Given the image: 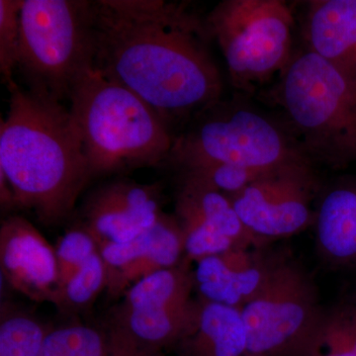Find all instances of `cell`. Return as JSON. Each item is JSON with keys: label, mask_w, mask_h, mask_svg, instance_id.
I'll return each mask as SVG.
<instances>
[{"label": "cell", "mask_w": 356, "mask_h": 356, "mask_svg": "<svg viewBox=\"0 0 356 356\" xmlns=\"http://www.w3.org/2000/svg\"><path fill=\"white\" fill-rule=\"evenodd\" d=\"M277 99L312 163L332 168L356 163V88L334 65L310 49L293 56Z\"/></svg>", "instance_id": "277c9868"}, {"label": "cell", "mask_w": 356, "mask_h": 356, "mask_svg": "<svg viewBox=\"0 0 356 356\" xmlns=\"http://www.w3.org/2000/svg\"><path fill=\"white\" fill-rule=\"evenodd\" d=\"M318 195L314 222L318 252L337 268H356V175L337 178Z\"/></svg>", "instance_id": "5bb4252c"}, {"label": "cell", "mask_w": 356, "mask_h": 356, "mask_svg": "<svg viewBox=\"0 0 356 356\" xmlns=\"http://www.w3.org/2000/svg\"><path fill=\"white\" fill-rule=\"evenodd\" d=\"M55 250L60 289L93 255L97 254L98 243L95 236L81 224L67 232L58 241Z\"/></svg>", "instance_id": "603a6c76"}, {"label": "cell", "mask_w": 356, "mask_h": 356, "mask_svg": "<svg viewBox=\"0 0 356 356\" xmlns=\"http://www.w3.org/2000/svg\"><path fill=\"white\" fill-rule=\"evenodd\" d=\"M175 205L185 208L236 243L248 248L261 243L245 228L228 196L197 178L182 173Z\"/></svg>", "instance_id": "e0dca14e"}, {"label": "cell", "mask_w": 356, "mask_h": 356, "mask_svg": "<svg viewBox=\"0 0 356 356\" xmlns=\"http://www.w3.org/2000/svg\"><path fill=\"white\" fill-rule=\"evenodd\" d=\"M106 286V268L98 250L58 289L54 304L64 313H76L91 306Z\"/></svg>", "instance_id": "ffe728a7"}, {"label": "cell", "mask_w": 356, "mask_h": 356, "mask_svg": "<svg viewBox=\"0 0 356 356\" xmlns=\"http://www.w3.org/2000/svg\"><path fill=\"white\" fill-rule=\"evenodd\" d=\"M69 102L92 178L168 161L177 137L130 89L92 70Z\"/></svg>", "instance_id": "3957f363"}, {"label": "cell", "mask_w": 356, "mask_h": 356, "mask_svg": "<svg viewBox=\"0 0 356 356\" xmlns=\"http://www.w3.org/2000/svg\"><path fill=\"white\" fill-rule=\"evenodd\" d=\"M93 30V70L133 91L170 127L219 102L221 74L205 20L187 4L96 0Z\"/></svg>", "instance_id": "6da1fadb"}, {"label": "cell", "mask_w": 356, "mask_h": 356, "mask_svg": "<svg viewBox=\"0 0 356 356\" xmlns=\"http://www.w3.org/2000/svg\"><path fill=\"white\" fill-rule=\"evenodd\" d=\"M156 184L114 180L96 188L83 208V225L99 245L133 241L151 228L161 215Z\"/></svg>", "instance_id": "8fae6325"}, {"label": "cell", "mask_w": 356, "mask_h": 356, "mask_svg": "<svg viewBox=\"0 0 356 356\" xmlns=\"http://www.w3.org/2000/svg\"><path fill=\"white\" fill-rule=\"evenodd\" d=\"M309 49L356 88V0H316L307 15Z\"/></svg>", "instance_id": "9a60e30c"}, {"label": "cell", "mask_w": 356, "mask_h": 356, "mask_svg": "<svg viewBox=\"0 0 356 356\" xmlns=\"http://www.w3.org/2000/svg\"><path fill=\"white\" fill-rule=\"evenodd\" d=\"M17 70L28 90L56 102L69 100L93 70V1L23 0Z\"/></svg>", "instance_id": "5b68a950"}, {"label": "cell", "mask_w": 356, "mask_h": 356, "mask_svg": "<svg viewBox=\"0 0 356 356\" xmlns=\"http://www.w3.org/2000/svg\"><path fill=\"white\" fill-rule=\"evenodd\" d=\"M107 344V332L89 325H65L49 331L38 356H105Z\"/></svg>", "instance_id": "44dd1931"}, {"label": "cell", "mask_w": 356, "mask_h": 356, "mask_svg": "<svg viewBox=\"0 0 356 356\" xmlns=\"http://www.w3.org/2000/svg\"><path fill=\"white\" fill-rule=\"evenodd\" d=\"M193 271L194 289L204 301L242 309L245 305L241 293L238 273L232 270L221 254L204 257L196 261Z\"/></svg>", "instance_id": "ac0fdd59"}, {"label": "cell", "mask_w": 356, "mask_h": 356, "mask_svg": "<svg viewBox=\"0 0 356 356\" xmlns=\"http://www.w3.org/2000/svg\"><path fill=\"white\" fill-rule=\"evenodd\" d=\"M49 330L36 318L2 306L0 356H38Z\"/></svg>", "instance_id": "d6986e66"}, {"label": "cell", "mask_w": 356, "mask_h": 356, "mask_svg": "<svg viewBox=\"0 0 356 356\" xmlns=\"http://www.w3.org/2000/svg\"><path fill=\"white\" fill-rule=\"evenodd\" d=\"M2 276L16 291L37 302L54 304L60 277L55 248L20 216L6 218L0 228Z\"/></svg>", "instance_id": "4fadbf2b"}, {"label": "cell", "mask_w": 356, "mask_h": 356, "mask_svg": "<svg viewBox=\"0 0 356 356\" xmlns=\"http://www.w3.org/2000/svg\"><path fill=\"white\" fill-rule=\"evenodd\" d=\"M320 191L314 163L300 154L273 166L229 198L245 228L264 245L314 225L316 212L312 202Z\"/></svg>", "instance_id": "9c48e42d"}, {"label": "cell", "mask_w": 356, "mask_h": 356, "mask_svg": "<svg viewBox=\"0 0 356 356\" xmlns=\"http://www.w3.org/2000/svg\"><path fill=\"white\" fill-rule=\"evenodd\" d=\"M297 356H356V355L337 341L327 325L325 314L322 324L312 337L310 343Z\"/></svg>", "instance_id": "d4e9b609"}, {"label": "cell", "mask_w": 356, "mask_h": 356, "mask_svg": "<svg viewBox=\"0 0 356 356\" xmlns=\"http://www.w3.org/2000/svg\"><path fill=\"white\" fill-rule=\"evenodd\" d=\"M269 170H257L235 165H214L184 170L182 173L197 178L212 188L232 197L245 191L248 185Z\"/></svg>", "instance_id": "cb8c5ba5"}, {"label": "cell", "mask_w": 356, "mask_h": 356, "mask_svg": "<svg viewBox=\"0 0 356 356\" xmlns=\"http://www.w3.org/2000/svg\"><path fill=\"white\" fill-rule=\"evenodd\" d=\"M294 20L281 0H225L205 24L221 49L232 81L248 89L282 72L291 62Z\"/></svg>", "instance_id": "52a82bcc"}, {"label": "cell", "mask_w": 356, "mask_h": 356, "mask_svg": "<svg viewBox=\"0 0 356 356\" xmlns=\"http://www.w3.org/2000/svg\"><path fill=\"white\" fill-rule=\"evenodd\" d=\"M325 320L337 341L356 355V313L348 305L339 307Z\"/></svg>", "instance_id": "484cf974"}, {"label": "cell", "mask_w": 356, "mask_h": 356, "mask_svg": "<svg viewBox=\"0 0 356 356\" xmlns=\"http://www.w3.org/2000/svg\"><path fill=\"white\" fill-rule=\"evenodd\" d=\"M193 289V271L184 259L129 288L111 325L149 350L177 346L191 331L197 312V301L191 299Z\"/></svg>", "instance_id": "30bf717a"}, {"label": "cell", "mask_w": 356, "mask_h": 356, "mask_svg": "<svg viewBox=\"0 0 356 356\" xmlns=\"http://www.w3.org/2000/svg\"><path fill=\"white\" fill-rule=\"evenodd\" d=\"M108 344L105 356H163L161 351L149 350L136 343L121 330L110 325Z\"/></svg>", "instance_id": "4316f807"}, {"label": "cell", "mask_w": 356, "mask_h": 356, "mask_svg": "<svg viewBox=\"0 0 356 356\" xmlns=\"http://www.w3.org/2000/svg\"><path fill=\"white\" fill-rule=\"evenodd\" d=\"M23 0H0V72L9 91L17 88L14 72L20 51L19 16Z\"/></svg>", "instance_id": "7402d4cb"}, {"label": "cell", "mask_w": 356, "mask_h": 356, "mask_svg": "<svg viewBox=\"0 0 356 356\" xmlns=\"http://www.w3.org/2000/svg\"><path fill=\"white\" fill-rule=\"evenodd\" d=\"M346 305L350 307V308L353 309V310L356 313V289L355 291L353 292V296H351V298L348 300V302Z\"/></svg>", "instance_id": "83f0119b"}, {"label": "cell", "mask_w": 356, "mask_h": 356, "mask_svg": "<svg viewBox=\"0 0 356 356\" xmlns=\"http://www.w3.org/2000/svg\"><path fill=\"white\" fill-rule=\"evenodd\" d=\"M242 314L247 356L299 355L325 317L310 277L296 264L281 259Z\"/></svg>", "instance_id": "ba28073f"}, {"label": "cell", "mask_w": 356, "mask_h": 356, "mask_svg": "<svg viewBox=\"0 0 356 356\" xmlns=\"http://www.w3.org/2000/svg\"><path fill=\"white\" fill-rule=\"evenodd\" d=\"M196 115L166 161L182 172L214 165L269 170L303 154L287 131L250 107L219 100Z\"/></svg>", "instance_id": "8992f818"}, {"label": "cell", "mask_w": 356, "mask_h": 356, "mask_svg": "<svg viewBox=\"0 0 356 356\" xmlns=\"http://www.w3.org/2000/svg\"><path fill=\"white\" fill-rule=\"evenodd\" d=\"M98 250L106 268V290L117 297L143 278L181 264L184 236L177 217L163 213L131 242L99 245Z\"/></svg>", "instance_id": "7c38bea8"}, {"label": "cell", "mask_w": 356, "mask_h": 356, "mask_svg": "<svg viewBox=\"0 0 356 356\" xmlns=\"http://www.w3.org/2000/svg\"><path fill=\"white\" fill-rule=\"evenodd\" d=\"M247 346L242 309L202 299L191 331L177 344L181 356H242Z\"/></svg>", "instance_id": "2e32d148"}, {"label": "cell", "mask_w": 356, "mask_h": 356, "mask_svg": "<svg viewBox=\"0 0 356 356\" xmlns=\"http://www.w3.org/2000/svg\"><path fill=\"white\" fill-rule=\"evenodd\" d=\"M0 175L15 207L46 225L67 219L92 178L70 108L19 86L11 90L0 124Z\"/></svg>", "instance_id": "7a4b0ae2"}]
</instances>
